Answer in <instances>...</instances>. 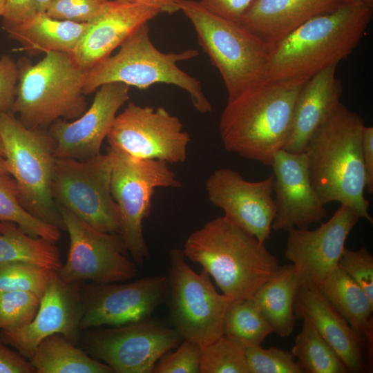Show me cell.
I'll return each mask as SVG.
<instances>
[{
	"mask_svg": "<svg viewBox=\"0 0 373 373\" xmlns=\"http://www.w3.org/2000/svg\"><path fill=\"white\" fill-rule=\"evenodd\" d=\"M373 8V0H356Z\"/></svg>",
	"mask_w": 373,
	"mask_h": 373,
	"instance_id": "obj_49",
	"label": "cell"
},
{
	"mask_svg": "<svg viewBox=\"0 0 373 373\" xmlns=\"http://www.w3.org/2000/svg\"><path fill=\"white\" fill-rule=\"evenodd\" d=\"M89 291L79 329L121 326L150 318L168 297L166 276L142 278L124 284H98Z\"/></svg>",
	"mask_w": 373,
	"mask_h": 373,
	"instance_id": "obj_17",
	"label": "cell"
},
{
	"mask_svg": "<svg viewBox=\"0 0 373 373\" xmlns=\"http://www.w3.org/2000/svg\"><path fill=\"white\" fill-rule=\"evenodd\" d=\"M297 319L309 321L340 356L348 372H365L364 338L332 307L318 289L300 287L294 302Z\"/></svg>",
	"mask_w": 373,
	"mask_h": 373,
	"instance_id": "obj_22",
	"label": "cell"
},
{
	"mask_svg": "<svg viewBox=\"0 0 373 373\" xmlns=\"http://www.w3.org/2000/svg\"><path fill=\"white\" fill-rule=\"evenodd\" d=\"M372 8L356 0H344L335 9L306 21L269 47L266 79H308L338 65L359 44Z\"/></svg>",
	"mask_w": 373,
	"mask_h": 373,
	"instance_id": "obj_2",
	"label": "cell"
},
{
	"mask_svg": "<svg viewBox=\"0 0 373 373\" xmlns=\"http://www.w3.org/2000/svg\"><path fill=\"white\" fill-rule=\"evenodd\" d=\"M108 0H51L46 13L55 19L87 23Z\"/></svg>",
	"mask_w": 373,
	"mask_h": 373,
	"instance_id": "obj_39",
	"label": "cell"
},
{
	"mask_svg": "<svg viewBox=\"0 0 373 373\" xmlns=\"http://www.w3.org/2000/svg\"><path fill=\"white\" fill-rule=\"evenodd\" d=\"M57 207L70 238L67 260L56 271L61 280L68 283L90 280L107 284L126 281L136 274V263L128 258L119 233L99 231L66 208Z\"/></svg>",
	"mask_w": 373,
	"mask_h": 373,
	"instance_id": "obj_13",
	"label": "cell"
},
{
	"mask_svg": "<svg viewBox=\"0 0 373 373\" xmlns=\"http://www.w3.org/2000/svg\"><path fill=\"white\" fill-rule=\"evenodd\" d=\"M86 23L59 20L39 12L32 19L18 24H2L8 37L20 43L29 55L58 51L71 54Z\"/></svg>",
	"mask_w": 373,
	"mask_h": 373,
	"instance_id": "obj_25",
	"label": "cell"
},
{
	"mask_svg": "<svg viewBox=\"0 0 373 373\" xmlns=\"http://www.w3.org/2000/svg\"><path fill=\"white\" fill-rule=\"evenodd\" d=\"M183 340L150 318L90 334L87 349L117 373H153L157 361Z\"/></svg>",
	"mask_w": 373,
	"mask_h": 373,
	"instance_id": "obj_14",
	"label": "cell"
},
{
	"mask_svg": "<svg viewBox=\"0 0 373 373\" xmlns=\"http://www.w3.org/2000/svg\"><path fill=\"white\" fill-rule=\"evenodd\" d=\"M36 372L30 361L6 346L0 339V373Z\"/></svg>",
	"mask_w": 373,
	"mask_h": 373,
	"instance_id": "obj_43",
	"label": "cell"
},
{
	"mask_svg": "<svg viewBox=\"0 0 373 373\" xmlns=\"http://www.w3.org/2000/svg\"><path fill=\"white\" fill-rule=\"evenodd\" d=\"M200 373H249L244 345L222 334L202 350Z\"/></svg>",
	"mask_w": 373,
	"mask_h": 373,
	"instance_id": "obj_33",
	"label": "cell"
},
{
	"mask_svg": "<svg viewBox=\"0 0 373 373\" xmlns=\"http://www.w3.org/2000/svg\"><path fill=\"white\" fill-rule=\"evenodd\" d=\"M363 118L341 102L309 140L305 153L313 188L326 205L338 202L370 223L362 157Z\"/></svg>",
	"mask_w": 373,
	"mask_h": 373,
	"instance_id": "obj_3",
	"label": "cell"
},
{
	"mask_svg": "<svg viewBox=\"0 0 373 373\" xmlns=\"http://www.w3.org/2000/svg\"><path fill=\"white\" fill-rule=\"evenodd\" d=\"M37 265L15 262L0 265V294L28 291L41 297L51 271Z\"/></svg>",
	"mask_w": 373,
	"mask_h": 373,
	"instance_id": "obj_34",
	"label": "cell"
},
{
	"mask_svg": "<svg viewBox=\"0 0 373 373\" xmlns=\"http://www.w3.org/2000/svg\"><path fill=\"white\" fill-rule=\"evenodd\" d=\"M359 218L350 207L341 204L330 219L316 229L288 231L285 256L294 266L300 287L320 288L338 267L345 241Z\"/></svg>",
	"mask_w": 373,
	"mask_h": 373,
	"instance_id": "obj_15",
	"label": "cell"
},
{
	"mask_svg": "<svg viewBox=\"0 0 373 373\" xmlns=\"http://www.w3.org/2000/svg\"><path fill=\"white\" fill-rule=\"evenodd\" d=\"M0 173L9 174L6 165L5 151L3 144L0 137ZM10 175V174H9Z\"/></svg>",
	"mask_w": 373,
	"mask_h": 373,
	"instance_id": "obj_46",
	"label": "cell"
},
{
	"mask_svg": "<svg viewBox=\"0 0 373 373\" xmlns=\"http://www.w3.org/2000/svg\"><path fill=\"white\" fill-rule=\"evenodd\" d=\"M169 316L182 338L202 349L223 334V321L231 299L219 294L210 276L195 272L187 264L183 250L170 251L169 276Z\"/></svg>",
	"mask_w": 373,
	"mask_h": 373,
	"instance_id": "obj_10",
	"label": "cell"
},
{
	"mask_svg": "<svg viewBox=\"0 0 373 373\" xmlns=\"http://www.w3.org/2000/svg\"><path fill=\"white\" fill-rule=\"evenodd\" d=\"M0 222L15 223L28 235L52 243L61 236L59 227L36 218L22 206L16 182L5 173H0Z\"/></svg>",
	"mask_w": 373,
	"mask_h": 373,
	"instance_id": "obj_32",
	"label": "cell"
},
{
	"mask_svg": "<svg viewBox=\"0 0 373 373\" xmlns=\"http://www.w3.org/2000/svg\"><path fill=\"white\" fill-rule=\"evenodd\" d=\"M23 262L57 271L62 265L54 243L33 237L17 224L0 222V265Z\"/></svg>",
	"mask_w": 373,
	"mask_h": 373,
	"instance_id": "obj_29",
	"label": "cell"
},
{
	"mask_svg": "<svg viewBox=\"0 0 373 373\" xmlns=\"http://www.w3.org/2000/svg\"><path fill=\"white\" fill-rule=\"evenodd\" d=\"M362 157L365 171L366 189L373 193V127L364 126L361 137Z\"/></svg>",
	"mask_w": 373,
	"mask_h": 373,
	"instance_id": "obj_44",
	"label": "cell"
},
{
	"mask_svg": "<svg viewBox=\"0 0 373 373\" xmlns=\"http://www.w3.org/2000/svg\"><path fill=\"white\" fill-rule=\"evenodd\" d=\"M307 79H264L227 101L219 122L224 149L271 166L289 139L298 95Z\"/></svg>",
	"mask_w": 373,
	"mask_h": 373,
	"instance_id": "obj_1",
	"label": "cell"
},
{
	"mask_svg": "<svg viewBox=\"0 0 373 373\" xmlns=\"http://www.w3.org/2000/svg\"><path fill=\"white\" fill-rule=\"evenodd\" d=\"M274 330L252 298L231 300L225 312L223 334L243 345H261Z\"/></svg>",
	"mask_w": 373,
	"mask_h": 373,
	"instance_id": "obj_31",
	"label": "cell"
},
{
	"mask_svg": "<svg viewBox=\"0 0 373 373\" xmlns=\"http://www.w3.org/2000/svg\"><path fill=\"white\" fill-rule=\"evenodd\" d=\"M350 325L364 338L373 328V302L363 289L338 267L318 289Z\"/></svg>",
	"mask_w": 373,
	"mask_h": 373,
	"instance_id": "obj_27",
	"label": "cell"
},
{
	"mask_svg": "<svg viewBox=\"0 0 373 373\" xmlns=\"http://www.w3.org/2000/svg\"><path fill=\"white\" fill-rule=\"evenodd\" d=\"M291 353L305 373L349 372L336 352L306 320H303Z\"/></svg>",
	"mask_w": 373,
	"mask_h": 373,
	"instance_id": "obj_30",
	"label": "cell"
},
{
	"mask_svg": "<svg viewBox=\"0 0 373 373\" xmlns=\"http://www.w3.org/2000/svg\"><path fill=\"white\" fill-rule=\"evenodd\" d=\"M202 347L184 339L173 352L164 354L155 365L153 373H199Z\"/></svg>",
	"mask_w": 373,
	"mask_h": 373,
	"instance_id": "obj_37",
	"label": "cell"
},
{
	"mask_svg": "<svg viewBox=\"0 0 373 373\" xmlns=\"http://www.w3.org/2000/svg\"><path fill=\"white\" fill-rule=\"evenodd\" d=\"M300 287L294 266L285 265L279 266L252 297L274 332L281 337H287L294 332L297 319L294 302Z\"/></svg>",
	"mask_w": 373,
	"mask_h": 373,
	"instance_id": "obj_26",
	"label": "cell"
},
{
	"mask_svg": "<svg viewBox=\"0 0 373 373\" xmlns=\"http://www.w3.org/2000/svg\"><path fill=\"white\" fill-rule=\"evenodd\" d=\"M336 66H330L305 82L296 101L285 151L304 153L311 136L340 103L343 88L336 77Z\"/></svg>",
	"mask_w": 373,
	"mask_h": 373,
	"instance_id": "obj_23",
	"label": "cell"
},
{
	"mask_svg": "<svg viewBox=\"0 0 373 373\" xmlns=\"http://www.w3.org/2000/svg\"><path fill=\"white\" fill-rule=\"evenodd\" d=\"M198 55L195 49L179 52H163L153 44L149 23L143 24L110 55L88 70L83 91L88 95L102 85L120 82L140 89L155 84H171L189 95L194 108L201 114L210 112L212 106L204 95L200 82L185 73L178 63Z\"/></svg>",
	"mask_w": 373,
	"mask_h": 373,
	"instance_id": "obj_5",
	"label": "cell"
},
{
	"mask_svg": "<svg viewBox=\"0 0 373 373\" xmlns=\"http://www.w3.org/2000/svg\"><path fill=\"white\" fill-rule=\"evenodd\" d=\"M73 284L64 282L52 270L32 320L21 327L1 330V341L29 359L40 342L49 336L61 334L76 342L84 305Z\"/></svg>",
	"mask_w": 373,
	"mask_h": 373,
	"instance_id": "obj_18",
	"label": "cell"
},
{
	"mask_svg": "<svg viewBox=\"0 0 373 373\" xmlns=\"http://www.w3.org/2000/svg\"><path fill=\"white\" fill-rule=\"evenodd\" d=\"M41 298L28 291L0 294V329L10 330L29 323L39 308Z\"/></svg>",
	"mask_w": 373,
	"mask_h": 373,
	"instance_id": "obj_36",
	"label": "cell"
},
{
	"mask_svg": "<svg viewBox=\"0 0 373 373\" xmlns=\"http://www.w3.org/2000/svg\"><path fill=\"white\" fill-rule=\"evenodd\" d=\"M341 268L373 302V257L365 247L352 251L345 249L339 260Z\"/></svg>",
	"mask_w": 373,
	"mask_h": 373,
	"instance_id": "obj_38",
	"label": "cell"
},
{
	"mask_svg": "<svg viewBox=\"0 0 373 373\" xmlns=\"http://www.w3.org/2000/svg\"><path fill=\"white\" fill-rule=\"evenodd\" d=\"M344 0H254L240 23L270 47L312 18Z\"/></svg>",
	"mask_w": 373,
	"mask_h": 373,
	"instance_id": "obj_24",
	"label": "cell"
},
{
	"mask_svg": "<svg viewBox=\"0 0 373 373\" xmlns=\"http://www.w3.org/2000/svg\"><path fill=\"white\" fill-rule=\"evenodd\" d=\"M271 166L276 208L272 229L288 232L321 222L327 210L312 185L305 153L281 149L274 155Z\"/></svg>",
	"mask_w": 373,
	"mask_h": 373,
	"instance_id": "obj_20",
	"label": "cell"
},
{
	"mask_svg": "<svg viewBox=\"0 0 373 373\" xmlns=\"http://www.w3.org/2000/svg\"><path fill=\"white\" fill-rule=\"evenodd\" d=\"M274 177L252 182L236 171L220 168L206 182L209 201L220 208L224 216L265 244L269 238L276 208Z\"/></svg>",
	"mask_w": 373,
	"mask_h": 373,
	"instance_id": "obj_16",
	"label": "cell"
},
{
	"mask_svg": "<svg viewBox=\"0 0 373 373\" xmlns=\"http://www.w3.org/2000/svg\"><path fill=\"white\" fill-rule=\"evenodd\" d=\"M38 13L35 0H6L2 24L28 21Z\"/></svg>",
	"mask_w": 373,
	"mask_h": 373,
	"instance_id": "obj_42",
	"label": "cell"
},
{
	"mask_svg": "<svg viewBox=\"0 0 373 373\" xmlns=\"http://www.w3.org/2000/svg\"><path fill=\"white\" fill-rule=\"evenodd\" d=\"M163 13L157 6L122 0H108L87 22L70 54L82 69L89 70L143 24Z\"/></svg>",
	"mask_w": 373,
	"mask_h": 373,
	"instance_id": "obj_21",
	"label": "cell"
},
{
	"mask_svg": "<svg viewBox=\"0 0 373 373\" xmlns=\"http://www.w3.org/2000/svg\"><path fill=\"white\" fill-rule=\"evenodd\" d=\"M129 86L120 82L103 84L90 106L79 118L52 123L49 133L55 157L86 160L100 154L118 111L129 99Z\"/></svg>",
	"mask_w": 373,
	"mask_h": 373,
	"instance_id": "obj_19",
	"label": "cell"
},
{
	"mask_svg": "<svg viewBox=\"0 0 373 373\" xmlns=\"http://www.w3.org/2000/svg\"><path fill=\"white\" fill-rule=\"evenodd\" d=\"M30 361L37 373H113L106 364L94 360L61 334L42 340Z\"/></svg>",
	"mask_w": 373,
	"mask_h": 373,
	"instance_id": "obj_28",
	"label": "cell"
},
{
	"mask_svg": "<svg viewBox=\"0 0 373 373\" xmlns=\"http://www.w3.org/2000/svg\"><path fill=\"white\" fill-rule=\"evenodd\" d=\"M51 0H35L38 13L45 12Z\"/></svg>",
	"mask_w": 373,
	"mask_h": 373,
	"instance_id": "obj_47",
	"label": "cell"
},
{
	"mask_svg": "<svg viewBox=\"0 0 373 373\" xmlns=\"http://www.w3.org/2000/svg\"><path fill=\"white\" fill-rule=\"evenodd\" d=\"M18 79L17 62L8 55L0 57V115L10 112Z\"/></svg>",
	"mask_w": 373,
	"mask_h": 373,
	"instance_id": "obj_40",
	"label": "cell"
},
{
	"mask_svg": "<svg viewBox=\"0 0 373 373\" xmlns=\"http://www.w3.org/2000/svg\"><path fill=\"white\" fill-rule=\"evenodd\" d=\"M18 79L10 112L30 128H44L58 119H75L87 108L83 91L87 70L66 52L52 51L35 64L17 62Z\"/></svg>",
	"mask_w": 373,
	"mask_h": 373,
	"instance_id": "obj_6",
	"label": "cell"
},
{
	"mask_svg": "<svg viewBox=\"0 0 373 373\" xmlns=\"http://www.w3.org/2000/svg\"><path fill=\"white\" fill-rule=\"evenodd\" d=\"M6 0H0V17H2L4 12Z\"/></svg>",
	"mask_w": 373,
	"mask_h": 373,
	"instance_id": "obj_48",
	"label": "cell"
},
{
	"mask_svg": "<svg viewBox=\"0 0 373 373\" xmlns=\"http://www.w3.org/2000/svg\"><path fill=\"white\" fill-rule=\"evenodd\" d=\"M249 373H305L291 352L276 347L244 345Z\"/></svg>",
	"mask_w": 373,
	"mask_h": 373,
	"instance_id": "obj_35",
	"label": "cell"
},
{
	"mask_svg": "<svg viewBox=\"0 0 373 373\" xmlns=\"http://www.w3.org/2000/svg\"><path fill=\"white\" fill-rule=\"evenodd\" d=\"M0 137L6 169L17 183L22 206L36 218L64 228L52 193L56 157L50 133L26 127L8 112L0 115Z\"/></svg>",
	"mask_w": 373,
	"mask_h": 373,
	"instance_id": "obj_8",
	"label": "cell"
},
{
	"mask_svg": "<svg viewBox=\"0 0 373 373\" xmlns=\"http://www.w3.org/2000/svg\"><path fill=\"white\" fill-rule=\"evenodd\" d=\"M147 3L159 7L163 13L173 14L180 11L179 4L182 0H122Z\"/></svg>",
	"mask_w": 373,
	"mask_h": 373,
	"instance_id": "obj_45",
	"label": "cell"
},
{
	"mask_svg": "<svg viewBox=\"0 0 373 373\" xmlns=\"http://www.w3.org/2000/svg\"><path fill=\"white\" fill-rule=\"evenodd\" d=\"M111 153L86 160L56 157L52 184V197L92 227L119 233V216L112 196Z\"/></svg>",
	"mask_w": 373,
	"mask_h": 373,
	"instance_id": "obj_11",
	"label": "cell"
},
{
	"mask_svg": "<svg viewBox=\"0 0 373 373\" xmlns=\"http://www.w3.org/2000/svg\"><path fill=\"white\" fill-rule=\"evenodd\" d=\"M182 250L231 300L252 298L279 267L265 244L224 216L192 232Z\"/></svg>",
	"mask_w": 373,
	"mask_h": 373,
	"instance_id": "obj_4",
	"label": "cell"
},
{
	"mask_svg": "<svg viewBox=\"0 0 373 373\" xmlns=\"http://www.w3.org/2000/svg\"><path fill=\"white\" fill-rule=\"evenodd\" d=\"M106 139L111 151L166 163L184 162L191 141L180 119L165 108L133 102L117 115Z\"/></svg>",
	"mask_w": 373,
	"mask_h": 373,
	"instance_id": "obj_12",
	"label": "cell"
},
{
	"mask_svg": "<svg viewBox=\"0 0 373 373\" xmlns=\"http://www.w3.org/2000/svg\"><path fill=\"white\" fill-rule=\"evenodd\" d=\"M254 0H199V3L211 13L240 23Z\"/></svg>",
	"mask_w": 373,
	"mask_h": 373,
	"instance_id": "obj_41",
	"label": "cell"
},
{
	"mask_svg": "<svg viewBox=\"0 0 373 373\" xmlns=\"http://www.w3.org/2000/svg\"><path fill=\"white\" fill-rule=\"evenodd\" d=\"M108 152L113 159L111 190L119 211V234L133 260L142 265L149 257L143 221L149 214L155 189L182 184L165 162Z\"/></svg>",
	"mask_w": 373,
	"mask_h": 373,
	"instance_id": "obj_9",
	"label": "cell"
},
{
	"mask_svg": "<svg viewBox=\"0 0 373 373\" xmlns=\"http://www.w3.org/2000/svg\"><path fill=\"white\" fill-rule=\"evenodd\" d=\"M180 10L192 23L198 44L220 73L227 101L266 79L269 47L241 23L217 16L198 1L182 0Z\"/></svg>",
	"mask_w": 373,
	"mask_h": 373,
	"instance_id": "obj_7",
	"label": "cell"
}]
</instances>
